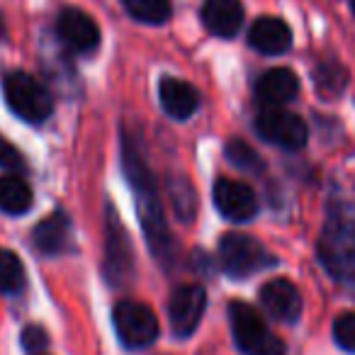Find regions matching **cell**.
<instances>
[{"mask_svg":"<svg viewBox=\"0 0 355 355\" xmlns=\"http://www.w3.org/2000/svg\"><path fill=\"white\" fill-rule=\"evenodd\" d=\"M122 166L127 171V178L129 183H132L134 193H137L139 217H141L148 246H151L153 256L168 266L173 261V256H175V251H173V236L168 234L161 195H158V188L153 183V175L148 171L146 161L139 156V148L134 146L132 137H122Z\"/></svg>","mask_w":355,"mask_h":355,"instance_id":"obj_1","label":"cell"},{"mask_svg":"<svg viewBox=\"0 0 355 355\" xmlns=\"http://www.w3.org/2000/svg\"><path fill=\"white\" fill-rule=\"evenodd\" d=\"M229 321H232V334L239 350L246 355H285V343L268 329L251 304L232 302L229 306Z\"/></svg>","mask_w":355,"mask_h":355,"instance_id":"obj_2","label":"cell"},{"mask_svg":"<svg viewBox=\"0 0 355 355\" xmlns=\"http://www.w3.org/2000/svg\"><path fill=\"white\" fill-rule=\"evenodd\" d=\"M3 93H6L8 107L30 124H40L49 119L51 110H54L49 90L35 76L22 73V71L8 76L3 83Z\"/></svg>","mask_w":355,"mask_h":355,"instance_id":"obj_3","label":"cell"},{"mask_svg":"<svg viewBox=\"0 0 355 355\" xmlns=\"http://www.w3.org/2000/svg\"><path fill=\"white\" fill-rule=\"evenodd\" d=\"M219 263L229 277H248L263 268L272 266L275 258L253 236L232 232L219 241Z\"/></svg>","mask_w":355,"mask_h":355,"instance_id":"obj_4","label":"cell"},{"mask_svg":"<svg viewBox=\"0 0 355 355\" xmlns=\"http://www.w3.org/2000/svg\"><path fill=\"white\" fill-rule=\"evenodd\" d=\"M114 331L127 348H144L151 345L158 336V319L141 302L124 300L114 306Z\"/></svg>","mask_w":355,"mask_h":355,"instance_id":"obj_5","label":"cell"},{"mask_svg":"<svg viewBox=\"0 0 355 355\" xmlns=\"http://www.w3.org/2000/svg\"><path fill=\"white\" fill-rule=\"evenodd\" d=\"M256 129L266 141L275 144L280 148H290V151L302 148L306 144V137H309L304 119L282 107L263 110L256 119Z\"/></svg>","mask_w":355,"mask_h":355,"instance_id":"obj_6","label":"cell"},{"mask_svg":"<svg viewBox=\"0 0 355 355\" xmlns=\"http://www.w3.org/2000/svg\"><path fill=\"white\" fill-rule=\"evenodd\" d=\"M207 306V292L200 285H180L171 295L168 316H171V329L178 338H185L198 329L200 319Z\"/></svg>","mask_w":355,"mask_h":355,"instance_id":"obj_7","label":"cell"},{"mask_svg":"<svg viewBox=\"0 0 355 355\" xmlns=\"http://www.w3.org/2000/svg\"><path fill=\"white\" fill-rule=\"evenodd\" d=\"M212 198L214 207L229 222H248L258 212L256 193L246 183L234 180V178H219L217 183H214Z\"/></svg>","mask_w":355,"mask_h":355,"instance_id":"obj_8","label":"cell"},{"mask_svg":"<svg viewBox=\"0 0 355 355\" xmlns=\"http://www.w3.org/2000/svg\"><path fill=\"white\" fill-rule=\"evenodd\" d=\"M321 261L336 277L355 282V227L329 229L321 241Z\"/></svg>","mask_w":355,"mask_h":355,"instance_id":"obj_9","label":"cell"},{"mask_svg":"<svg viewBox=\"0 0 355 355\" xmlns=\"http://www.w3.org/2000/svg\"><path fill=\"white\" fill-rule=\"evenodd\" d=\"M59 40L76 54H88L100 44V27L88 12L78 8H66L61 10L59 22H56Z\"/></svg>","mask_w":355,"mask_h":355,"instance_id":"obj_10","label":"cell"},{"mask_svg":"<svg viewBox=\"0 0 355 355\" xmlns=\"http://www.w3.org/2000/svg\"><path fill=\"white\" fill-rule=\"evenodd\" d=\"M105 275L112 285H119L132 275V246L119 224L114 209L107 217V243H105Z\"/></svg>","mask_w":355,"mask_h":355,"instance_id":"obj_11","label":"cell"},{"mask_svg":"<svg viewBox=\"0 0 355 355\" xmlns=\"http://www.w3.org/2000/svg\"><path fill=\"white\" fill-rule=\"evenodd\" d=\"M261 304L270 316L285 324H295L302 314V295L290 280L275 277L261 287Z\"/></svg>","mask_w":355,"mask_h":355,"instance_id":"obj_12","label":"cell"},{"mask_svg":"<svg viewBox=\"0 0 355 355\" xmlns=\"http://www.w3.org/2000/svg\"><path fill=\"white\" fill-rule=\"evenodd\" d=\"M202 22L214 37L234 40L243 25V6L239 0H207L202 8Z\"/></svg>","mask_w":355,"mask_h":355,"instance_id":"obj_13","label":"cell"},{"mask_svg":"<svg viewBox=\"0 0 355 355\" xmlns=\"http://www.w3.org/2000/svg\"><path fill=\"white\" fill-rule=\"evenodd\" d=\"M248 44L261 54L275 56L290 49L292 32L287 22H282L280 17H261V20L253 22L251 32H248Z\"/></svg>","mask_w":355,"mask_h":355,"instance_id":"obj_14","label":"cell"},{"mask_svg":"<svg viewBox=\"0 0 355 355\" xmlns=\"http://www.w3.org/2000/svg\"><path fill=\"white\" fill-rule=\"evenodd\" d=\"M256 93L268 107H282L300 93V80L290 69H270L261 76Z\"/></svg>","mask_w":355,"mask_h":355,"instance_id":"obj_15","label":"cell"},{"mask_svg":"<svg viewBox=\"0 0 355 355\" xmlns=\"http://www.w3.org/2000/svg\"><path fill=\"white\" fill-rule=\"evenodd\" d=\"M158 98L173 119H188L200 105L198 90L180 78H163L158 85Z\"/></svg>","mask_w":355,"mask_h":355,"instance_id":"obj_16","label":"cell"},{"mask_svg":"<svg viewBox=\"0 0 355 355\" xmlns=\"http://www.w3.org/2000/svg\"><path fill=\"white\" fill-rule=\"evenodd\" d=\"M71 239V219L64 212H54L46 219H42L32 232V243L37 246V251L44 256H56L64 253Z\"/></svg>","mask_w":355,"mask_h":355,"instance_id":"obj_17","label":"cell"},{"mask_svg":"<svg viewBox=\"0 0 355 355\" xmlns=\"http://www.w3.org/2000/svg\"><path fill=\"white\" fill-rule=\"evenodd\" d=\"M32 207V188L25 183V178L3 175L0 178V209L6 214H25Z\"/></svg>","mask_w":355,"mask_h":355,"instance_id":"obj_18","label":"cell"},{"mask_svg":"<svg viewBox=\"0 0 355 355\" xmlns=\"http://www.w3.org/2000/svg\"><path fill=\"white\" fill-rule=\"evenodd\" d=\"M27 282L25 266L12 251L0 246V295H17Z\"/></svg>","mask_w":355,"mask_h":355,"instance_id":"obj_19","label":"cell"},{"mask_svg":"<svg viewBox=\"0 0 355 355\" xmlns=\"http://www.w3.org/2000/svg\"><path fill=\"white\" fill-rule=\"evenodd\" d=\"M124 8L134 20L146 25H163L173 12L171 0H124Z\"/></svg>","mask_w":355,"mask_h":355,"instance_id":"obj_20","label":"cell"},{"mask_svg":"<svg viewBox=\"0 0 355 355\" xmlns=\"http://www.w3.org/2000/svg\"><path fill=\"white\" fill-rule=\"evenodd\" d=\"M314 83L326 98H334V95H340L348 83V73L340 64L336 61H324L319 64V69L314 71Z\"/></svg>","mask_w":355,"mask_h":355,"instance_id":"obj_21","label":"cell"},{"mask_svg":"<svg viewBox=\"0 0 355 355\" xmlns=\"http://www.w3.org/2000/svg\"><path fill=\"white\" fill-rule=\"evenodd\" d=\"M171 200L173 207H175V214L183 222H193L195 212H198V198H195L193 185L185 180V178H175L171 180Z\"/></svg>","mask_w":355,"mask_h":355,"instance_id":"obj_22","label":"cell"},{"mask_svg":"<svg viewBox=\"0 0 355 355\" xmlns=\"http://www.w3.org/2000/svg\"><path fill=\"white\" fill-rule=\"evenodd\" d=\"M224 153H227L229 163H232L234 168H239V171L261 173L263 168H266L263 158L258 156V153L253 151L246 141H241V139H232V141H227V151H224Z\"/></svg>","mask_w":355,"mask_h":355,"instance_id":"obj_23","label":"cell"},{"mask_svg":"<svg viewBox=\"0 0 355 355\" xmlns=\"http://www.w3.org/2000/svg\"><path fill=\"white\" fill-rule=\"evenodd\" d=\"M334 338L348 353H355V314H340L334 324Z\"/></svg>","mask_w":355,"mask_h":355,"instance_id":"obj_24","label":"cell"},{"mask_svg":"<svg viewBox=\"0 0 355 355\" xmlns=\"http://www.w3.org/2000/svg\"><path fill=\"white\" fill-rule=\"evenodd\" d=\"M0 168L15 173V175L20 171H25V158H22V153L6 137H0Z\"/></svg>","mask_w":355,"mask_h":355,"instance_id":"obj_25","label":"cell"},{"mask_svg":"<svg viewBox=\"0 0 355 355\" xmlns=\"http://www.w3.org/2000/svg\"><path fill=\"white\" fill-rule=\"evenodd\" d=\"M46 343H49V338H46V334H44L42 326H27V329L22 331V345H25L30 353L42 350Z\"/></svg>","mask_w":355,"mask_h":355,"instance_id":"obj_26","label":"cell"},{"mask_svg":"<svg viewBox=\"0 0 355 355\" xmlns=\"http://www.w3.org/2000/svg\"><path fill=\"white\" fill-rule=\"evenodd\" d=\"M0 37H3V20H0Z\"/></svg>","mask_w":355,"mask_h":355,"instance_id":"obj_27","label":"cell"},{"mask_svg":"<svg viewBox=\"0 0 355 355\" xmlns=\"http://www.w3.org/2000/svg\"><path fill=\"white\" fill-rule=\"evenodd\" d=\"M350 8H353V10H355V0H350Z\"/></svg>","mask_w":355,"mask_h":355,"instance_id":"obj_28","label":"cell"}]
</instances>
